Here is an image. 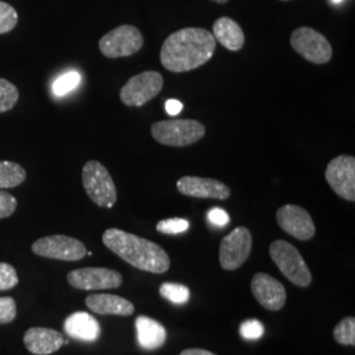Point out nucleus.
I'll use <instances>...</instances> for the list:
<instances>
[{
	"label": "nucleus",
	"mask_w": 355,
	"mask_h": 355,
	"mask_svg": "<svg viewBox=\"0 0 355 355\" xmlns=\"http://www.w3.org/2000/svg\"><path fill=\"white\" fill-rule=\"evenodd\" d=\"M214 35L203 28H183L166 38L159 60L166 70L187 73L207 64L215 54Z\"/></svg>",
	"instance_id": "nucleus-1"
},
{
	"label": "nucleus",
	"mask_w": 355,
	"mask_h": 355,
	"mask_svg": "<svg viewBox=\"0 0 355 355\" xmlns=\"http://www.w3.org/2000/svg\"><path fill=\"white\" fill-rule=\"evenodd\" d=\"M103 243L130 266L153 274H164L170 268V257L155 242L121 229H107Z\"/></svg>",
	"instance_id": "nucleus-2"
},
{
	"label": "nucleus",
	"mask_w": 355,
	"mask_h": 355,
	"mask_svg": "<svg viewBox=\"0 0 355 355\" xmlns=\"http://www.w3.org/2000/svg\"><path fill=\"white\" fill-rule=\"evenodd\" d=\"M152 136L161 145L183 148L202 140L205 127L198 120H161L153 124Z\"/></svg>",
	"instance_id": "nucleus-3"
},
{
	"label": "nucleus",
	"mask_w": 355,
	"mask_h": 355,
	"mask_svg": "<svg viewBox=\"0 0 355 355\" xmlns=\"http://www.w3.org/2000/svg\"><path fill=\"white\" fill-rule=\"evenodd\" d=\"M270 257L279 267L282 274L297 287H309L312 274L305 263L304 258L290 242L277 240L270 245Z\"/></svg>",
	"instance_id": "nucleus-4"
},
{
	"label": "nucleus",
	"mask_w": 355,
	"mask_h": 355,
	"mask_svg": "<svg viewBox=\"0 0 355 355\" xmlns=\"http://www.w3.org/2000/svg\"><path fill=\"white\" fill-rule=\"evenodd\" d=\"M82 183L89 199L102 208H112L117 190L108 170L98 161H89L82 170Z\"/></svg>",
	"instance_id": "nucleus-5"
},
{
	"label": "nucleus",
	"mask_w": 355,
	"mask_h": 355,
	"mask_svg": "<svg viewBox=\"0 0 355 355\" xmlns=\"http://www.w3.org/2000/svg\"><path fill=\"white\" fill-rule=\"evenodd\" d=\"M293 51L312 64H328L333 55V49L328 38L318 31L302 26L293 31L290 38Z\"/></svg>",
	"instance_id": "nucleus-6"
},
{
	"label": "nucleus",
	"mask_w": 355,
	"mask_h": 355,
	"mask_svg": "<svg viewBox=\"0 0 355 355\" xmlns=\"http://www.w3.org/2000/svg\"><path fill=\"white\" fill-rule=\"evenodd\" d=\"M164 87V76L158 71H144L132 76L120 89V101L127 107H142L154 99Z\"/></svg>",
	"instance_id": "nucleus-7"
},
{
	"label": "nucleus",
	"mask_w": 355,
	"mask_h": 355,
	"mask_svg": "<svg viewBox=\"0 0 355 355\" xmlns=\"http://www.w3.org/2000/svg\"><path fill=\"white\" fill-rule=\"evenodd\" d=\"M144 46L140 31L133 26H120L104 35L99 41V49L107 58L130 57Z\"/></svg>",
	"instance_id": "nucleus-8"
},
{
	"label": "nucleus",
	"mask_w": 355,
	"mask_h": 355,
	"mask_svg": "<svg viewBox=\"0 0 355 355\" xmlns=\"http://www.w3.org/2000/svg\"><path fill=\"white\" fill-rule=\"evenodd\" d=\"M32 252L44 258L66 262L80 261L87 255V249L83 242L64 234H54L40 239L32 245Z\"/></svg>",
	"instance_id": "nucleus-9"
},
{
	"label": "nucleus",
	"mask_w": 355,
	"mask_h": 355,
	"mask_svg": "<svg viewBox=\"0 0 355 355\" xmlns=\"http://www.w3.org/2000/svg\"><path fill=\"white\" fill-rule=\"evenodd\" d=\"M253 248V237L250 230L245 227L232 230L220 245V265L227 270H237L246 262Z\"/></svg>",
	"instance_id": "nucleus-10"
},
{
	"label": "nucleus",
	"mask_w": 355,
	"mask_h": 355,
	"mask_svg": "<svg viewBox=\"0 0 355 355\" xmlns=\"http://www.w3.org/2000/svg\"><path fill=\"white\" fill-rule=\"evenodd\" d=\"M67 282L71 287L83 291L114 290L123 284L120 272L104 267H85L70 271Z\"/></svg>",
	"instance_id": "nucleus-11"
},
{
	"label": "nucleus",
	"mask_w": 355,
	"mask_h": 355,
	"mask_svg": "<svg viewBox=\"0 0 355 355\" xmlns=\"http://www.w3.org/2000/svg\"><path fill=\"white\" fill-rule=\"evenodd\" d=\"M325 179L340 198L347 202H355V158L353 155H338L331 159L327 170Z\"/></svg>",
	"instance_id": "nucleus-12"
},
{
	"label": "nucleus",
	"mask_w": 355,
	"mask_h": 355,
	"mask_svg": "<svg viewBox=\"0 0 355 355\" xmlns=\"http://www.w3.org/2000/svg\"><path fill=\"white\" fill-rule=\"evenodd\" d=\"M277 223L286 233L300 241H308L316 234L312 217L300 205H283L277 212Z\"/></svg>",
	"instance_id": "nucleus-13"
},
{
	"label": "nucleus",
	"mask_w": 355,
	"mask_h": 355,
	"mask_svg": "<svg viewBox=\"0 0 355 355\" xmlns=\"http://www.w3.org/2000/svg\"><path fill=\"white\" fill-rule=\"evenodd\" d=\"M177 189L182 195L198 199L227 200L230 196V189L227 184L211 178L186 175L178 180Z\"/></svg>",
	"instance_id": "nucleus-14"
},
{
	"label": "nucleus",
	"mask_w": 355,
	"mask_h": 355,
	"mask_svg": "<svg viewBox=\"0 0 355 355\" xmlns=\"http://www.w3.org/2000/svg\"><path fill=\"white\" fill-rule=\"evenodd\" d=\"M252 292L258 303L268 311H279L286 300L287 292L279 280L265 272H258L252 280Z\"/></svg>",
	"instance_id": "nucleus-15"
},
{
	"label": "nucleus",
	"mask_w": 355,
	"mask_h": 355,
	"mask_svg": "<svg viewBox=\"0 0 355 355\" xmlns=\"http://www.w3.org/2000/svg\"><path fill=\"white\" fill-rule=\"evenodd\" d=\"M64 336L48 328H31L24 334V345L28 352L35 355H49L64 346Z\"/></svg>",
	"instance_id": "nucleus-16"
},
{
	"label": "nucleus",
	"mask_w": 355,
	"mask_h": 355,
	"mask_svg": "<svg viewBox=\"0 0 355 355\" xmlns=\"http://www.w3.org/2000/svg\"><path fill=\"white\" fill-rule=\"evenodd\" d=\"M89 311L98 315L130 316L135 313V305L129 300L111 293H92L86 299Z\"/></svg>",
	"instance_id": "nucleus-17"
},
{
	"label": "nucleus",
	"mask_w": 355,
	"mask_h": 355,
	"mask_svg": "<svg viewBox=\"0 0 355 355\" xmlns=\"http://www.w3.org/2000/svg\"><path fill=\"white\" fill-rule=\"evenodd\" d=\"M64 331L76 340L94 343L101 336V325L96 318L86 312H76L64 320Z\"/></svg>",
	"instance_id": "nucleus-18"
},
{
	"label": "nucleus",
	"mask_w": 355,
	"mask_h": 355,
	"mask_svg": "<svg viewBox=\"0 0 355 355\" xmlns=\"http://www.w3.org/2000/svg\"><path fill=\"white\" fill-rule=\"evenodd\" d=\"M214 37L218 44L230 51H241L245 45V35L241 26L230 17H220L214 23Z\"/></svg>",
	"instance_id": "nucleus-19"
},
{
	"label": "nucleus",
	"mask_w": 355,
	"mask_h": 355,
	"mask_svg": "<svg viewBox=\"0 0 355 355\" xmlns=\"http://www.w3.org/2000/svg\"><path fill=\"white\" fill-rule=\"evenodd\" d=\"M136 329L141 347L146 350H155L164 346L166 330L158 321L146 316H140L136 320Z\"/></svg>",
	"instance_id": "nucleus-20"
},
{
	"label": "nucleus",
	"mask_w": 355,
	"mask_h": 355,
	"mask_svg": "<svg viewBox=\"0 0 355 355\" xmlns=\"http://www.w3.org/2000/svg\"><path fill=\"white\" fill-rule=\"evenodd\" d=\"M26 179V171L23 166L11 161H0V190L17 187Z\"/></svg>",
	"instance_id": "nucleus-21"
},
{
	"label": "nucleus",
	"mask_w": 355,
	"mask_h": 355,
	"mask_svg": "<svg viewBox=\"0 0 355 355\" xmlns=\"http://www.w3.org/2000/svg\"><path fill=\"white\" fill-rule=\"evenodd\" d=\"M19 89L10 80L0 78V114L11 111L19 102Z\"/></svg>",
	"instance_id": "nucleus-22"
},
{
	"label": "nucleus",
	"mask_w": 355,
	"mask_h": 355,
	"mask_svg": "<svg viewBox=\"0 0 355 355\" xmlns=\"http://www.w3.org/2000/svg\"><path fill=\"white\" fill-rule=\"evenodd\" d=\"M159 293L166 300L174 304H184L190 300V290L189 287L177 283H164L159 288Z\"/></svg>",
	"instance_id": "nucleus-23"
},
{
	"label": "nucleus",
	"mask_w": 355,
	"mask_h": 355,
	"mask_svg": "<svg viewBox=\"0 0 355 355\" xmlns=\"http://www.w3.org/2000/svg\"><path fill=\"white\" fill-rule=\"evenodd\" d=\"M334 340L341 345H355V318H345L337 324L333 331Z\"/></svg>",
	"instance_id": "nucleus-24"
},
{
	"label": "nucleus",
	"mask_w": 355,
	"mask_h": 355,
	"mask_svg": "<svg viewBox=\"0 0 355 355\" xmlns=\"http://www.w3.org/2000/svg\"><path fill=\"white\" fill-rule=\"evenodd\" d=\"M19 21V15L11 4L0 1V35L8 33L15 29Z\"/></svg>",
	"instance_id": "nucleus-25"
},
{
	"label": "nucleus",
	"mask_w": 355,
	"mask_h": 355,
	"mask_svg": "<svg viewBox=\"0 0 355 355\" xmlns=\"http://www.w3.org/2000/svg\"><path fill=\"white\" fill-rule=\"evenodd\" d=\"M80 82V76L76 71H69L64 76H60L54 85H53V92L55 96H64L70 91L76 89Z\"/></svg>",
	"instance_id": "nucleus-26"
},
{
	"label": "nucleus",
	"mask_w": 355,
	"mask_h": 355,
	"mask_svg": "<svg viewBox=\"0 0 355 355\" xmlns=\"http://www.w3.org/2000/svg\"><path fill=\"white\" fill-rule=\"evenodd\" d=\"M190 228V223L184 218H167L157 224V230L164 234H179Z\"/></svg>",
	"instance_id": "nucleus-27"
},
{
	"label": "nucleus",
	"mask_w": 355,
	"mask_h": 355,
	"mask_svg": "<svg viewBox=\"0 0 355 355\" xmlns=\"http://www.w3.org/2000/svg\"><path fill=\"white\" fill-rule=\"evenodd\" d=\"M19 283V277L15 267L10 263L0 262V291H7L16 287Z\"/></svg>",
	"instance_id": "nucleus-28"
},
{
	"label": "nucleus",
	"mask_w": 355,
	"mask_h": 355,
	"mask_svg": "<svg viewBox=\"0 0 355 355\" xmlns=\"http://www.w3.org/2000/svg\"><path fill=\"white\" fill-rule=\"evenodd\" d=\"M240 333H241V336L245 340L254 341V340H258L263 336L265 327L258 320H248V321L242 322Z\"/></svg>",
	"instance_id": "nucleus-29"
},
{
	"label": "nucleus",
	"mask_w": 355,
	"mask_h": 355,
	"mask_svg": "<svg viewBox=\"0 0 355 355\" xmlns=\"http://www.w3.org/2000/svg\"><path fill=\"white\" fill-rule=\"evenodd\" d=\"M17 309L12 297H0V324H10L16 318Z\"/></svg>",
	"instance_id": "nucleus-30"
},
{
	"label": "nucleus",
	"mask_w": 355,
	"mask_h": 355,
	"mask_svg": "<svg viewBox=\"0 0 355 355\" xmlns=\"http://www.w3.org/2000/svg\"><path fill=\"white\" fill-rule=\"evenodd\" d=\"M17 200L8 192L0 190V218H7L15 214Z\"/></svg>",
	"instance_id": "nucleus-31"
},
{
	"label": "nucleus",
	"mask_w": 355,
	"mask_h": 355,
	"mask_svg": "<svg viewBox=\"0 0 355 355\" xmlns=\"http://www.w3.org/2000/svg\"><path fill=\"white\" fill-rule=\"evenodd\" d=\"M209 221L216 227H225L229 223V216L224 209L221 208H214L208 212Z\"/></svg>",
	"instance_id": "nucleus-32"
},
{
	"label": "nucleus",
	"mask_w": 355,
	"mask_h": 355,
	"mask_svg": "<svg viewBox=\"0 0 355 355\" xmlns=\"http://www.w3.org/2000/svg\"><path fill=\"white\" fill-rule=\"evenodd\" d=\"M182 110H183V104L179 101L170 99V101L166 102V112L170 116H177Z\"/></svg>",
	"instance_id": "nucleus-33"
},
{
	"label": "nucleus",
	"mask_w": 355,
	"mask_h": 355,
	"mask_svg": "<svg viewBox=\"0 0 355 355\" xmlns=\"http://www.w3.org/2000/svg\"><path fill=\"white\" fill-rule=\"evenodd\" d=\"M180 355H216L208 350H204V349H186L183 350Z\"/></svg>",
	"instance_id": "nucleus-34"
},
{
	"label": "nucleus",
	"mask_w": 355,
	"mask_h": 355,
	"mask_svg": "<svg viewBox=\"0 0 355 355\" xmlns=\"http://www.w3.org/2000/svg\"><path fill=\"white\" fill-rule=\"evenodd\" d=\"M212 1L218 3V4H225V3H228L229 0H212Z\"/></svg>",
	"instance_id": "nucleus-35"
},
{
	"label": "nucleus",
	"mask_w": 355,
	"mask_h": 355,
	"mask_svg": "<svg viewBox=\"0 0 355 355\" xmlns=\"http://www.w3.org/2000/svg\"><path fill=\"white\" fill-rule=\"evenodd\" d=\"M331 1H333V3H336V4H337V3H341V1H343V0H331Z\"/></svg>",
	"instance_id": "nucleus-36"
},
{
	"label": "nucleus",
	"mask_w": 355,
	"mask_h": 355,
	"mask_svg": "<svg viewBox=\"0 0 355 355\" xmlns=\"http://www.w3.org/2000/svg\"><path fill=\"white\" fill-rule=\"evenodd\" d=\"M284 1H287V0H284Z\"/></svg>",
	"instance_id": "nucleus-37"
}]
</instances>
